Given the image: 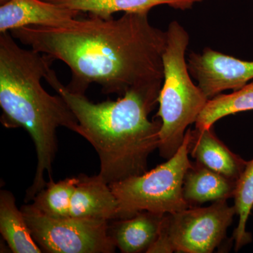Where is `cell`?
Listing matches in <instances>:
<instances>
[{
	"instance_id": "cell-1",
	"label": "cell",
	"mask_w": 253,
	"mask_h": 253,
	"mask_svg": "<svg viewBox=\"0 0 253 253\" xmlns=\"http://www.w3.org/2000/svg\"><path fill=\"white\" fill-rule=\"evenodd\" d=\"M60 26L10 31L15 39L71 70L68 90L84 94L92 83L106 94L162 88L166 31L149 22V12H126L118 19L88 15Z\"/></svg>"
},
{
	"instance_id": "cell-2",
	"label": "cell",
	"mask_w": 253,
	"mask_h": 253,
	"mask_svg": "<svg viewBox=\"0 0 253 253\" xmlns=\"http://www.w3.org/2000/svg\"><path fill=\"white\" fill-rule=\"evenodd\" d=\"M44 79L66 101L78 121L77 134L96 150L99 174L113 184L148 171V159L160 144L161 120L149 115L161 88L131 89L116 101L91 102L84 94L68 90L50 69Z\"/></svg>"
},
{
	"instance_id": "cell-3",
	"label": "cell",
	"mask_w": 253,
	"mask_h": 253,
	"mask_svg": "<svg viewBox=\"0 0 253 253\" xmlns=\"http://www.w3.org/2000/svg\"><path fill=\"white\" fill-rule=\"evenodd\" d=\"M54 60L33 49H25L10 32L0 35L1 122L6 127H23L34 141L37 168L25 201H33L45 187L44 175L51 178L57 151L56 129L60 126L77 133L78 121L65 100L44 89L45 78Z\"/></svg>"
},
{
	"instance_id": "cell-4",
	"label": "cell",
	"mask_w": 253,
	"mask_h": 253,
	"mask_svg": "<svg viewBox=\"0 0 253 253\" xmlns=\"http://www.w3.org/2000/svg\"><path fill=\"white\" fill-rule=\"evenodd\" d=\"M166 34L163 55L164 80L155 117L162 122L158 150L160 156L168 160L183 144L189 126L197 121L209 99L191 78L185 57L189 33L174 21L169 23Z\"/></svg>"
},
{
	"instance_id": "cell-5",
	"label": "cell",
	"mask_w": 253,
	"mask_h": 253,
	"mask_svg": "<svg viewBox=\"0 0 253 253\" xmlns=\"http://www.w3.org/2000/svg\"><path fill=\"white\" fill-rule=\"evenodd\" d=\"M189 133L175 154L151 170L109 184L118 202L117 219L141 211L172 214L190 208L183 194L189 160Z\"/></svg>"
},
{
	"instance_id": "cell-6",
	"label": "cell",
	"mask_w": 253,
	"mask_h": 253,
	"mask_svg": "<svg viewBox=\"0 0 253 253\" xmlns=\"http://www.w3.org/2000/svg\"><path fill=\"white\" fill-rule=\"evenodd\" d=\"M236 214L226 201L165 214L159 235L147 253H213L224 242Z\"/></svg>"
},
{
	"instance_id": "cell-7",
	"label": "cell",
	"mask_w": 253,
	"mask_h": 253,
	"mask_svg": "<svg viewBox=\"0 0 253 253\" xmlns=\"http://www.w3.org/2000/svg\"><path fill=\"white\" fill-rule=\"evenodd\" d=\"M32 236L43 252L111 253L116 246L109 234V221L49 217L33 205L21 208Z\"/></svg>"
},
{
	"instance_id": "cell-8",
	"label": "cell",
	"mask_w": 253,
	"mask_h": 253,
	"mask_svg": "<svg viewBox=\"0 0 253 253\" xmlns=\"http://www.w3.org/2000/svg\"><path fill=\"white\" fill-rule=\"evenodd\" d=\"M187 65L191 77L208 99L226 90L236 91L253 81V61H243L211 49L191 53Z\"/></svg>"
},
{
	"instance_id": "cell-9",
	"label": "cell",
	"mask_w": 253,
	"mask_h": 253,
	"mask_svg": "<svg viewBox=\"0 0 253 253\" xmlns=\"http://www.w3.org/2000/svg\"><path fill=\"white\" fill-rule=\"evenodd\" d=\"M82 14L44 0H5L0 6V33L26 26H60Z\"/></svg>"
},
{
	"instance_id": "cell-10",
	"label": "cell",
	"mask_w": 253,
	"mask_h": 253,
	"mask_svg": "<svg viewBox=\"0 0 253 253\" xmlns=\"http://www.w3.org/2000/svg\"><path fill=\"white\" fill-rule=\"evenodd\" d=\"M189 150L196 162L237 181L248 161L234 154L214 133L213 126L206 129H190Z\"/></svg>"
},
{
	"instance_id": "cell-11",
	"label": "cell",
	"mask_w": 253,
	"mask_h": 253,
	"mask_svg": "<svg viewBox=\"0 0 253 253\" xmlns=\"http://www.w3.org/2000/svg\"><path fill=\"white\" fill-rule=\"evenodd\" d=\"M71 203L70 216L114 220L117 219L118 202L112 189L99 174L78 176Z\"/></svg>"
},
{
	"instance_id": "cell-12",
	"label": "cell",
	"mask_w": 253,
	"mask_h": 253,
	"mask_svg": "<svg viewBox=\"0 0 253 253\" xmlns=\"http://www.w3.org/2000/svg\"><path fill=\"white\" fill-rule=\"evenodd\" d=\"M165 214L141 211L132 217L114 219L109 234L123 253H146L157 239Z\"/></svg>"
},
{
	"instance_id": "cell-13",
	"label": "cell",
	"mask_w": 253,
	"mask_h": 253,
	"mask_svg": "<svg viewBox=\"0 0 253 253\" xmlns=\"http://www.w3.org/2000/svg\"><path fill=\"white\" fill-rule=\"evenodd\" d=\"M236 181L205 167L191 163L184 176L183 194L190 208L208 202L227 201L234 196Z\"/></svg>"
},
{
	"instance_id": "cell-14",
	"label": "cell",
	"mask_w": 253,
	"mask_h": 253,
	"mask_svg": "<svg viewBox=\"0 0 253 253\" xmlns=\"http://www.w3.org/2000/svg\"><path fill=\"white\" fill-rule=\"evenodd\" d=\"M54 4L87 13L90 16L112 18L114 13L149 12L155 6L166 4L173 9L187 10L204 0H44Z\"/></svg>"
},
{
	"instance_id": "cell-15",
	"label": "cell",
	"mask_w": 253,
	"mask_h": 253,
	"mask_svg": "<svg viewBox=\"0 0 253 253\" xmlns=\"http://www.w3.org/2000/svg\"><path fill=\"white\" fill-rule=\"evenodd\" d=\"M0 233L12 253H43L32 236L22 211L18 209L14 195L6 190L0 191Z\"/></svg>"
},
{
	"instance_id": "cell-16",
	"label": "cell",
	"mask_w": 253,
	"mask_h": 253,
	"mask_svg": "<svg viewBox=\"0 0 253 253\" xmlns=\"http://www.w3.org/2000/svg\"><path fill=\"white\" fill-rule=\"evenodd\" d=\"M249 111H253V81L230 94L221 93L208 100L195 123L196 128L211 127L221 118Z\"/></svg>"
},
{
	"instance_id": "cell-17",
	"label": "cell",
	"mask_w": 253,
	"mask_h": 253,
	"mask_svg": "<svg viewBox=\"0 0 253 253\" xmlns=\"http://www.w3.org/2000/svg\"><path fill=\"white\" fill-rule=\"evenodd\" d=\"M233 199L236 213L239 216L237 227L233 233L236 252L252 242V234L246 230L248 219L253 207V158L248 161L244 172L236 181Z\"/></svg>"
},
{
	"instance_id": "cell-18",
	"label": "cell",
	"mask_w": 253,
	"mask_h": 253,
	"mask_svg": "<svg viewBox=\"0 0 253 253\" xmlns=\"http://www.w3.org/2000/svg\"><path fill=\"white\" fill-rule=\"evenodd\" d=\"M78 181V176L66 178L58 182L51 179L36 195L32 205L49 217H70L71 199Z\"/></svg>"
},
{
	"instance_id": "cell-19",
	"label": "cell",
	"mask_w": 253,
	"mask_h": 253,
	"mask_svg": "<svg viewBox=\"0 0 253 253\" xmlns=\"http://www.w3.org/2000/svg\"><path fill=\"white\" fill-rule=\"evenodd\" d=\"M4 1H5V0H0V1H1V3L4 2Z\"/></svg>"
},
{
	"instance_id": "cell-20",
	"label": "cell",
	"mask_w": 253,
	"mask_h": 253,
	"mask_svg": "<svg viewBox=\"0 0 253 253\" xmlns=\"http://www.w3.org/2000/svg\"><path fill=\"white\" fill-rule=\"evenodd\" d=\"M252 211H253V210H252Z\"/></svg>"
}]
</instances>
